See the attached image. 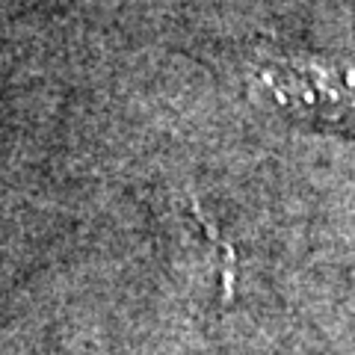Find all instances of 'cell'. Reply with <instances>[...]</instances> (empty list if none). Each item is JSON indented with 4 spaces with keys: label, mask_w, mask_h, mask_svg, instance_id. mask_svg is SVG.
I'll list each match as a JSON object with an SVG mask.
<instances>
[{
    "label": "cell",
    "mask_w": 355,
    "mask_h": 355,
    "mask_svg": "<svg viewBox=\"0 0 355 355\" xmlns=\"http://www.w3.org/2000/svg\"><path fill=\"white\" fill-rule=\"evenodd\" d=\"M254 86L284 113L326 128H355V62L287 57L258 65Z\"/></svg>",
    "instance_id": "1"
}]
</instances>
